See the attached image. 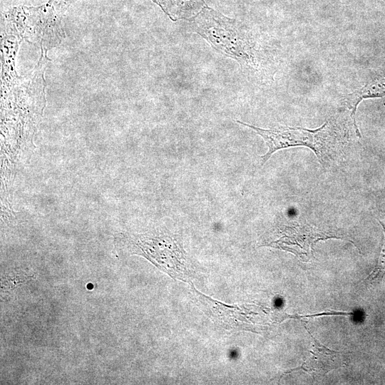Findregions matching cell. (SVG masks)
I'll return each instance as SVG.
<instances>
[{
    "instance_id": "6",
    "label": "cell",
    "mask_w": 385,
    "mask_h": 385,
    "mask_svg": "<svg viewBox=\"0 0 385 385\" xmlns=\"http://www.w3.org/2000/svg\"><path fill=\"white\" fill-rule=\"evenodd\" d=\"M385 96V68L371 73L359 88L346 94L342 103L349 111L356 135L361 138V133L356 120V111L359 104L364 99L381 98Z\"/></svg>"
},
{
    "instance_id": "4",
    "label": "cell",
    "mask_w": 385,
    "mask_h": 385,
    "mask_svg": "<svg viewBox=\"0 0 385 385\" xmlns=\"http://www.w3.org/2000/svg\"><path fill=\"white\" fill-rule=\"evenodd\" d=\"M335 237L341 238L334 231L293 223L282 226L279 237L267 245L290 252L301 260L308 261L314 255V246L317 242Z\"/></svg>"
},
{
    "instance_id": "5",
    "label": "cell",
    "mask_w": 385,
    "mask_h": 385,
    "mask_svg": "<svg viewBox=\"0 0 385 385\" xmlns=\"http://www.w3.org/2000/svg\"><path fill=\"white\" fill-rule=\"evenodd\" d=\"M312 346L304 362L299 367L291 371L302 369L313 376H323L329 371L340 368L345 364V359L342 352L334 351L322 345L309 332Z\"/></svg>"
},
{
    "instance_id": "7",
    "label": "cell",
    "mask_w": 385,
    "mask_h": 385,
    "mask_svg": "<svg viewBox=\"0 0 385 385\" xmlns=\"http://www.w3.org/2000/svg\"><path fill=\"white\" fill-rule=\"evenodd\" d=\"M153 1L159 5L173 21L193 18L195 14L201 11L203 6H206L203 0Z\"/></svg>"
},
{
    "instance_id": "2",
    "label": "cell",
    "mask_w": 385,
    "mask_h": 385,
    "mask_svg": "<svg viewBox=\"0 0 385 385\" xmlns=\"http://www.w3.org/2000/svg\"><path fill=\"white\" fill-rule=\"evenodd\" d=\"M236 122L251 128L264 139L268 150L261 156V165L279 150L305 146L314 153L323 168H327L339 155L349 139L344 121L336 116L316 129L284 125L265 129L240 120Z\"/></svg>"
},
{
    "instance_id": "3",
    "label": "cell",
    "mask_w": 385,
    "mask_h": 385,
    "mask_svg": "<svg viewBox=\"0 0 385 385\" xmlns=\"http://www.w3.org/2000/svg\"><path fill=\"white\" fill-rule=\"evenodd\" d=\"M118 250L138 255L174 278L189 276L184 250L175 237L163 232L119 233L115 238Z\"/></svg>"
},
{
    "instance_id": "8",
    "label": "cell",
    "mask_w": 385,
    "mask_h": 385,
    "mask_svg": "<svg viewBox=\"0 0 385 385\" xmlns=\"http://www.w3.org/2000/svg\"><path fill=\"white\" fill-rule=\"evenodd\" d=\"M377 220L383 227L384 238L378 262L374 270L366 279L372 284L379 282L385 274V212H381L377 217Z\"/></svg>"
},
{
    "instance_id": "1",
    "label": "cell",
    "mask_w": 385,
    "mask_h": 385,
    "mask_svg": "<svg viewBox=\"0 0 385 385\" xmlns=\"http://www.w3.org/2000/svg\"><path fill=\"white\" fill-rule=\"evenodd\" d=\"M191 20L193 31L219 53L235 60L250 80L260 83L273 80L274 58L254 31L208 7Z\"/></svg>"
}]
</instances>
